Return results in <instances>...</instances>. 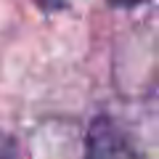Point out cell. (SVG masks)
<instances>
[{
    "mask_svg": "<svg viewBox=\"0 0 159 159\" xmlns=\"http://www.w3.org/2000/svg\"><path fill=\"white\" fill-rule=\"evenodd\" d=\"M85 159H138V154L127 133L111 117L101 114L88 127Z\"/></svg>",
    "mask_w": 159,
    "mask_h": 159,
    "instance_id": "6da1fadb",
    "label": "cell"
},
{
    "mask_svg": "<svg viewBox=\"0 0 159 159\" xmlns=\"http://www.w3.org/2000/svg\"><path fill=\"white\" fill-rule=\"evenodd\" d=\"M37 8L43 13H58V11H66L69 8V0H34Z\"/></svg>",
    "mask_w": 159,
    "mask_h": 159,
    "instance_id": "7a4b0ae2",
    "label": "cell"
},
{
    "mask_svg": "<svg viewBox=\"0 0 159 159\" xmlns=\"http://www.w3.org/2000/svg\"><path fill=\"white\" fill-rule=\"evenodd\" d=\"M111 8H138V6H146L151 0H106Z\"/></svg>",
    "mask_w": 159,
    "mask_h": 159,
    "instance_id": "3957f363",
    "label": "cell"
}]
</instances>
